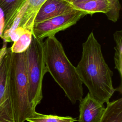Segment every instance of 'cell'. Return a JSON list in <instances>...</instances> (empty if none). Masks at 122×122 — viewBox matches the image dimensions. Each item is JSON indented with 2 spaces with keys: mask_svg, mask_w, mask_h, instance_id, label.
Returning a JSON list of instances; mask_svg holds the SVG:
<instances>
[{
  "mask_svg": "<svg viewBox=\"0 0 122 122\" xmlns=\"http://www.w3.org/2000/svg\"><path fill=\"white\" fill-rule=\"evenodd\" d=\"M32 33L26 31L21 34L19 39L13 42L10 49L12 52L20 53L25 51L30 44Z\"/></svg>",
  "mask_w": 122,
  "mask_h": 122,
  "instance_id": "5bb4252c",
  "label": "cell"
},
{
  "mask_svg": "<svg viewBox=\"0 0 122 122\" xmlns=\"http://www.w3.org/2000/svg\"><path fill=\"white\" fill-rule=\"evenodd\" d=\"M114 40L116 43L114 47V63L116 69L120 75L121 79L122 77V31L116 30L113 34Z\"/></svg>",
  "mask_w": 122,
  "mask_h": 122,
  "instance_id": "4fadbf2b",
  "label": "cell"
},
{
  "mask_svg": "<svg viewBox=\"0 0 122 122\" xmlns=\"http://www.w3.org/2000/svg\"><path fill=\"white\" fill-rule=\"evenodd\" d=\"M109 4V11L105 14L108 19L114 22L119 19L121 4L119 0H108Z\"/></svg>",
  "mask_w": 122,
  "mask_h": 122,
  "instance_id": "9a60e30c",
  "label": "cell"
},
{
  "mask_svg": "<svg viewBox=\"0 0 122 122\" xmlns=\"http://www.w3.org/2000/svg\"><path fill=\"white\" fill-rule=\"evenodd\" d=\"M42 43V40L32 36L30 44L26 51L29 101L34 110L42 98V81L44 75L47 72L44 60Z\"/></svg>",
  "mask_w": 122,
  "mask_h": 122,
  "instance_id": "277c9868",
  "label": "cell"
},
{
  "mask_svg": "<svg viewBox=\"0 0 122 122\" xmlns=\"http://www.w3.org/2000/svg\"><path fill=\"white\" fill-rule=\"evenodd\" d=\"M86 14L80 10H74L69 13L59 15L41 22L33 25L32 36L43 40L45 38L55 36L57 32L64 30L75 24Z\"/></svg>",
  "mask_w": 122,
  "mask_h": 122,
  "instance_id": "8992f818",
  "label": "cell"
},
{
  "mask_svg": "<svg viewBox=\"0 0 122 122\" xmlns=\"http://www.w3.org/2000/svg\"><path fill=\"white\" fill-rule=\"evenodd\" d=\"M74 10L73 5L65 0H46L38 11L34 24Z\"/></svg>",
  "mask_w": 122,
  "mask_h": 122,
  "instance_id": "9c48e42d",
  "label": "cell"
},
{
  "mask_svg": "<svg viewBox=\"0 0 122 122\" xmlns=\"http://www.w3.org/2000/svg\"><path fill=\"white\" fill-rule=\"evenodd\" d=\"M100 122H122V98L107 103Z\"/></svg>",
  "mask_w": 122,
  "mask_h": 122,
  "instance_id": "8fae6325",
  "label": "cell"
},
{
  "mask_svg": "<svg viewBox=\"0 0 122 122\" xmlns=\"http://www.w3.org/2000/svg\"><path fill=\"white\" fill-rule=\"evenodd\" d=\"M26 51L20 53L12 52L10 90L15 122H24L35 111L29 101Z\"/></svg>",
  "mask_w": 122,
  "mask_h": 122,
  "instance_id": "3957f363",
  "label": "cell"
},
{
  "mask_svg": "<svg viewBox=\"0 0 122 122\" xmlns=\"http://www.w3.org/2000/svg\"><path fill=\"white\" fill-rule=\"evenodd\" d=\"M46 0H27L16 16L10 28L3 32V41L9 36L18 38L26 31L32 33L34 21L41 6Z\"/></svg>",
  "mask_w": 122,
  "mask_h": 122,
  "instance_id": "52a82bcc",
  "label": "cell"
},
{
  "mask_svg": "<svg viewBox=\"0 0 122 122\" xmlns=\"http://www.w3.org/2000/svg\"><path fill=\"white\" fill-rule=\"evenodd\" d=\"M5 24V18L3 11L0 8V38L2 39Z\"/></svg>",
  "mask_w": 122,
  "mask_h": 122,
  "instance_id": "2e32d148",
  "label": "cell"
},
{
  "mask_svg": "<svg viewBox=\"0 0 122 122\" xmlns=\"http://www.w3.org/2000/svg\"><path fill=\"white\" fill-rule=\"evenodd\" d=\"M29 122H75L76 118L71 116H60L55 115H47L37 112L36 111L27 119Z\"/></svg>",
  "mask_w": 122,
  "mask_h": 122,
  "instance_id": "7c38bea8",
  "label": "cell"
},
{
  "mask_svg": "<svg viewBox=\"0 0 122 122\" xmlns=\"http://www.w3.org/2000/svg\"><path fill=\"white\" fill-rule=\"evenodd\" d=\"M12 52L6 44L0 48V122H15L10 90Z\"/></svg>",
  "mask_w": 122,
  "mask_h": 122,
  "instance_id": "5b68a950",
  "label": "cell"
},
{
  "mask_svg": "<svg viewBox=\"0 0 122 122\" xmlns=\"http://www.w3.org/2000/svg\"><path fill=\"white\" fill-rule=\"evenodd\" d=\"M87 0H72L70 3H71L73 5H75L76 4L84 2L85 1H87Z\"/></svg>",
  "mask_w": 122,
  "mask_h": 122,
  "instance_id": "e0dca14e",
  "label": "cell"
},
{
  "mask_svg": "<svg viewBox=\"0 0 122 122\" xmlns=\"http://www.w3.org/2000/svg\"><path fill=\"white\" fill-rule=\"evenodd\" d=\"M103 104L94 99L89 92L80 101L78 122H100L105 111Z\"/></svg>",
  "mask_w": 122,
  "mask_h": 122,
  "instance_id": "ba28073f",
  "label": "cell"
},
{
  "mask_svg": "<svg viewBox=\"0 0 122 122\" xmlns=\"http://www.w3.org/2000/svg\"><path fill=\"white\" fill-rule=\"evenodd\" d=\"M66 0V1H67V2H69L71 3V1L72 0Z\"/></svg>",
  "mask_w": 122,
  "mask_h": 122,
  "instance_id": "ac0fdd59",
  "label": "cell"
},
{
  "mask_svg": "<svg viewBox=\"0 0 122 122\" xmlns=\"http://www.w3.org/2000/svg\"><path fill=\"white\" fill-rule=\"evenodd\" d=\"M76 67L89 92L101 103H107L114 93L113 72L103 58L100 44L92 31L82 44V56Z\"/></svg>",
  "mask_w": 122,
  "mask_h": 122,
  "instance_id": "6da1fadb",
  "label": "cell"
},
{
  "mask_svg": "<svg viewBox=\"0 0 122 122\" xmlns=\"http://www.w3.org/2000/svg\"><path fill=\"white\" fill-rule=\"evenodd\" d=\"M42 46L47 72L72 103L80 101L83 97V83L76 67L67 57L61 43L55 36H52L47 37Z\"/></svg>",
  "mask_w": 122,
  "mask_h": 122,
  "instance_id": "7a4b0ae2",
  "label": "cell"
},
{
  "mask_svg": "<svg viewBox=\"0 0 122 122\" xmlns=\"http://www.w3.org/2000/svg\"><path fill=\"white\" fill-rule=\"evenodd\" d=\"M74 9L81 11L86 15L95 13L106 14L109 11L108 0H89L73 5Z\"/></svg>",
  "mask_w": 122,
  "mask_h": 122,
  "instance_id": "30bf717a",
  "label": "cell"
}]
</instances>
